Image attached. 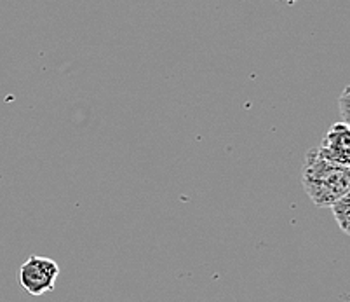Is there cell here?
<instances>
[{
  "instance_id": "6da1fadb",
  "label": "cell",
  "mask_w": 350,
  "mask_h": 302,
  "mask_svg": "<svg viewBox=\"0 0 350 302\" xmlns=\"http://www.w3.org/2000/svg\"><path fill=\"white\" fill-rule=\"evenodd\" d=\"M301 186L317 208H329L340 198L349 196L350 168L329 163L316 149H310L305 155Z\"/></svg>"
},
{
  "instance_id": "7a4b0ae2",
  "label": "cell",
  "mask_w": 350,
  "mask_h": 302,
  "mask_svg": "<svg viewBox=\"0 0 350 302\" xmlns=\"http://www.w3.org/2000/svg\"><path fill=\"white\" fill-rule=\"evenodd\" d=\"M59 276V266L49 257L31 255L23 262L20 269V283L27 294L39 295L49 294L56 287Z\"/></svg>"
},
{
  "instance_id": "3957f363",
  "label": "cell",
  "mask_w": 350,
  "mask_h": 302,
  "mask_svg": "<svg viewBox=\"0 0 350 302\" xmlns=\"http://www.w3.org/2000/svg\"><path fill=\"white\" fill-rule=\"evenodd\" d=\"M317 154L323 159L338 166H350V129L349 124L335 123L326 133L319 147H316Z\"/></svg>"
},
{
  "instance_id": "277c9868",
  "label": "cell",
  "mask_w": 350,
  "mask_h": 302,
  "mask_svg": "<svg viewBox=\"0 0 350 302\" xmlns=\"http://www.w3.org/2000/svg\"><path fill=\"white\" fill-rule=\"evenodd\" d=\"M329 208H331V212H333V215H335L336 224H338V227L342 229V233L350 234V215H349L350 199H349V196H343V198H340L338 201L333 203Z\"/></svg>"
},
{
  "instance_id": "5b68a950",
  "label": "cell",
  "mask_w": 350,
  "mask_h": 302,
  "mask_svg": "<svg viewBox=\"0 0 350 302\" xmlns=\"http://www.w3.org/2000/svg\"><path fill=\"white\" fill-rule=\"evenodd\" d=\"M349 97H350V90L349 88H345L343 90V93L340 95L338 98V107H340V114H342V123L349 124Z\"/></svg>"
},
{
  "instance_id": "8992f818",
  "label": "cell",
  "mask_w": 350,
  "mask_h": 302,
  "mask_svg": "<svg viewBox=\"0 0 350 302\" xmlns=\"http://www.w3.org/2000/svg\"><path fill=\"white\" fill-rule=\"evenodd\" d=\"M281 2H286V4H295V2H298V0H281Z\"/></svg>"
}]
</instances>
